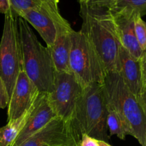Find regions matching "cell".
Returning a JSON list of instances; mask_svg holds the SVG:
<instances>
[{
	"mask_svg": "<svg viewBox=\"0 0 146 146\" xmlns=\"http://www.w3.org/2000/svg\"><path fill=\"white\" fill-rule=\"evenodd\" d=\"M81 31L86 36L104 64L106 73L116 72L121 44L109 9L80 4Z\"/></svg>",
	"mask_w": 146,
	"mask_h": 146,
	"instance_id": "obj_1",
	"label": "cell"
},
{
	"mask_svg": "<svg viewBox=\"0 0 146 146\" xmlns=\"http://www.w3.org/2000/svg\"><path fill=\"white\" fill-rule=\"evenodd\" d=\"M22 70L42 94L54 89L56 70L49 50L37 38L29 24L19 17Z\"/></svg>",
	"mask_w": 146,
	"mask_h": 146,
	"instance_id": "obj_2",
	"label": "cell"
},
{
	"mask_svg": "<svg viewBox=\"0 0 146 146\" xmlns=\"http://www.w3.org/2000/svg\"><path fill=\"white\" fill-rule=\"evenodd\" d=\"M108 103L103 84H90L84 88L72 122L82 135L98 141H110L107 126Z\"/></svg>",
	"mask_w": 146,
	"mask_h": 146,
	"instance_id": "obj_3",
	"label": "cell"
},
{
	"mask_svg": "<svg viewBox=\"0 0 146 146\" xmlns=\"http://www.w3.org/2000/svg\"><path fill=\"white\" fill-rule=\"evenodd\" d=\"M107 103L115 110L129 127L132 136L144 146L146 115L136 97L130 91L117 72L107 73L103 83Z\"/></svg>",
	"mask_w": 146,
	"mask_h": 146,
	"instance_id": "obj_4",
	"label": "cell"
},
{
	"mask_svg": "<svg viewBox=\"0 0 146 146\" xmlns=\"http://www.w3.org/2000/svg\"><path fill=\"white\" fill-rule=\"evenodd\" d=\"M70 71L84 88L103 84L107 73L104 64L86 36L80 30L71 33Z\"/></svg>",
	"mask_w": 146,
	"mask_h": 146,
	"instance_id": "obj_5",
	"label": "cell"
},
{
	"mask_svg": "<svg viewBox=\"0 0 146 146\" xmlns=\"http://www.w3.org/2000/svg\"><path fill=\"white\" fill-rule=\"evenodd\" d=\"M22 70L19 16L11 9L4 14L0 41V76L11 97L18 76Z\"/></svg>",
	"mask_w": 146,
	"mask_h": 146,
	"instance_id": "obj_6",
	"label": "cell"
},
{
	"mask_svg": "<svg viewBox=\"0 0 146 146\" xmlns=\"http://www.w3.org/2000/svg\"><path fill=\"white\" fill-rule=\"evenodd\" d=\"M84 88L71 71H56L54 89L47 94L48 102L58 118L72 121Z\"/></svg>",
	"mask_w": 146,
	"mask_h": 146,
	"instance_id": "obj_7",
	"label": "cell"
},
{
	"mask_svg": "<svg viewBox=\"0 0 146 146\" xmlns=\"http://www.w3.org/2000/svg\"><path fill=\"white\" fill-rule=\"evenodd\" d=\"M81 138L72 121L56 117L19 146H78Z\"/></svg>",
	"mask_w": 146,
	"mask_h": 146,
	"instance_id": "obj_8",
	"label": "cell"
},
{
	"mask_svg": "<svg viewBox=\"0 0 146 146\" xmlns=\"http://www.w3.org/2000/svg\"><path fill=\"white\" fill-rule=\"evenodd\" d=\"M58 4L56 1L47 2L41 7L21 11L18 14L36 30L47 47L54 44L57 24L66 19L60 14Z\"/></svg>",
	"mask_w": 146,
	"mask_h": 146,
	"instance_id": "obj_9",
	"label": "cell"
},
{
	"mask_svg": "<svg viewBox=\"0 0 146 146\" xmlns=\"http://www.w3.org/2000/svg\"><path fill=\"white\" fill-rule=\"evenodd\" d=\"M39 94L36 86L21 70L7 106V122L22 115L34 104Z\"/></svg>",
	"mask_w": 146,
	"mask_h": 146,
	"instance_id": "obj_10",
	"label": "cell"
},
{
	"mask_svg": "<svg viewBox=\"0 0 146 146\" xmlns=\"http://www.w3.org/2000/svg\"><path fill=\"white\" fill-rule=\"evenodd\" d=\"M56 117L48 102V94L40 93L36 100L34 110L25 126L11 146H19Z\"/></svg>",
	"mask_w": 146,
	"mask_h": 146,
	"instance_id": "obj_11",
	"label": "cell"
},
{
	"mask_svg": "<svg viewBox=\"0 0 146 146\" xmlns=\"http://www.w3.org/2000/svg\"><path fill=\"white\" fill-rule=\"evenodd\" d=\"M73 30L66 19L58 23L54 44L49 47L46 46L49 50L56 72H70L69 56Z\"/></svg>",
	"mask_w": 146,
	"mask_h": 146,
	"instance_id": "obj_12",
	"label": "cell"
},
{
	"mask_svg": "<svg viewBox=\"0 0 146 146\" xmlns=\"http://www.w3.org/2000/svg\"><path fill=\"white\" fill-rule=\"evenodd\" d=\"M112 14L120 44L134 58L139 60L143 51L135 35L134 19L136 14L126 12H112Z\"/></svg>",
	"mask_w": 146,
	"mask_h": 146,
	"instance_id": "obj_13",
	"label": "cell"
},
{
	"mask_svg": "<svg viewBox=\"0 0 146 146\" xmlns=\"http://www.w3.org/2000/svg\"><path fill=\"white\" fill-rule=\"evenodd\" d=\"M116 72L121 76L130 91L138 99L143 88L139 60L134 58L121 45Z\"/></svg>",
	"mask_w": 146,
	"mask_h": 146,
	"instance_id": "obj_14",
	"label": "cell"
},
{
	"mask_svg": "<svg viewBox=\"0 0 146 146\" xmlns=\"http://www.w3.org/2000/svg\"><path fill=\"white\" fill-rule=\"evenodd\" d=\"M35 103L36 101L19 118L0 127V146H11L14 143L27 123L35 106Z\"/></svg>",
	"mask_w": 146,
	"mask_h": 146,
	"instance_id": "obj_15",
	"label": "cell"
},
{
	"mask_svg": "<svg viewBox=\"0 0 146 146\" xmlns=\"http://www.w3.org/2000/svg\"><path fill=\"white\" fill-rule=\"evenodd\" d=\"M107 126L110 136L116 135L120 139L125 140L127 135H132L129 127L128 126L123 118L108 104Z\"/></svg>",
	"mask_w": 146,
	"mask_h": 146,
	"instance_id": "obj_16",
	"label": "cell"
},
{
	"mask_svg": "<svg viewBox=\"0 0 146 146\" xmlns=\"http://www.w3.org/2000/svg\"><path fill=\"white\" fill-rule=\"evenodd\" d=\"M108 9L111 12L131 13L142 17L146 14V0H115Z\"/></svg>",
	"mask_w": 146,
	"mask_h": 146,
	"instance_id": "obj_17",
	"label": "cell"
},
{
	"mask_svg": "<svg viewBox=\"0 0 146 146\" xmlns=\"http://www.w3.org/2000/svg\"><path fill=\"white\" fill-rule=\"evenodd\" d=\"M51 1L58 2L59 0H9L11 10L17 15L21 11L37 8L45 3Z\"/></svg>",
	"mask_w": 146,
	"mask_h": 146,
	"instance_id": "obj_18",
	"label": "cell"
},
{
	"mask_svg": "<svg viewBox=\"0 0 146 146\" xmlns=\"http://www.w3.org/2000/svg\"><path fill=\"white\" fill-rule=\"evenodd\" d=\"M135 31L137 40L142 51L146 50V22L138 14L134 19Z\"/></svg>",
	"mask_w": 146,
	"mask_h": 146,
	"instance_id": "obj_19",
	"label": "cell"
},
{
	"mask_svg": "<svg viewBox=\"0 0 146 146\" xmlns=\"http://www.w3.org/2000/svg\"><path fill=\"white\" fill-rule=\"evenodd\" d=\"M10 97L9 96L7 87L0 76V109H4L9 105Z\"/></svg>",
	"mask_w": 146,
	"mask_h": 146,
	"instance_id": "obj_20",
	"label": "cell"
},
{
	"mask_svg": "<svg viewBox=\"0 0 146 146\" xmlns=\"http://www.w3.org/2000/svg\"><path fill=\"white\" fill-rule=\"evenodd\" d=\"M140 66H141V78L143 88H146V50L143 51L141 58L139 59Z\"/></svg>",
	"mask_w": 146,
	"mask_h": 146,
	"instance_id": "obj_21",
	"label": "cell"
},
{
	"mask_svg": "<svg viewBox=\"0 0 146 146\" xmlns=\"http://www.w3.org/2000/svg\"><path fill=\"white\" fill-rule=\"evenodd\" d=\"M78 146H99V144L98 140L88 136L86 134H83Z\"/></svg>",
	"mask_w": 146,
	"mask_h": 146,
	"instance_id": "obj_22",
	"label": "cell"
},
{
	"mask_svg": "<svg viewBox=\"0 0 146 146\" xmlns=\"http://www.w3.org/2000/svg\"><path fill=\"white\" fill-rule=\"evenodd\" d=\"M115 1V0H88L86 4L88 6H91V7L109 8Z\"/></svg>",
	"mask_w": 146,
	"mask_h": 146,
	"instance_id": "obj_23",
	"label": "cell"
},
{
	"mask_svg": "<svg viewBox=\"0 0 146 146\" xmlns=\"http://www.w3.org/2000/svg\"><path fill=\"white\" fill-rule=\"evenodd\" d=\"M138 101L146 115V88H143L142 91L138 98Z\"/></svg>",
	"mask_w": 146,
	"mask_h": 146,
	"instance_id": "obj_24",
	"label": "cell"
},
{
	"mask_svg": "<svg viewBox=\"0 0 146 146\" xmlns=\"http://www.w3.org/2000/svg\"><path fill=\"white\" fill-rule=\"evenodd\" d=\"M11 9L9 0H0V13L7 14Z\"/></svg>",
	"mask_w": 146,
	"mask_h": 146,
	"instance_id": "obj_25",
	"label": "cell"
},
{
	"mask_svg": "<svg viewBox=\"0 0 146 146\" xmlns=\"http://www.w3.org/2000/svg\"><path fill=\"white\" fill-rule=\"evenodd\" d=\"M98 144H99V146H111L108 143L103 141H98Z\"/></svg>",
	"mask_w": 146,
	"mask_h": 146,
	"instance_id": "obj_26",
	"label": "cell"
},
{
	"mask_svg": "<svg viewBox=\"0 0 146 146\" xmlns=\"http://www.w3.org/2000/svg\"><path fill=\"white\" fill-rule=\"evenodd\" d=\"M88 0H79L80 4H86L88 3Z\"/></svg>",
	"mask_w": 146,
	"mask_h": 146,
	"instance_id": "obj_27",
	"label": "cell"
},
{
	"mask_svg": "<svg viewBox=\"0 0 146 146\" xmlns=\"http://www.w3.org/2000/svg\"><path fill=\"white\" fill-rule=\"evenodd\" d=\"M144 146H146V135H145V144H144Z\"/></svg>",
	"mask_w": 146,
	"mask_h": 146,
	"instance_id": "obj_28",
	"label": "cell"
},
{
	"mask_svg": "<svg viewBox=\"0 0 146 146\" xmlns=\"http://www.w3.org/2000/svg\"><path fill=\"white\" fill-rule=\"evenodd\" d=\"M62 146H68V145H62Z\"/></svg>",
	"mask_w": 146,
	"mask_h": 146,
	"instance_id": "obj_29",
	"label": "cell"
}]
</instances>
